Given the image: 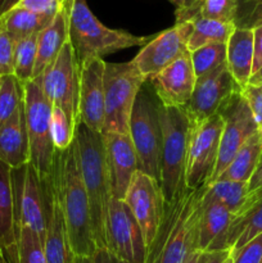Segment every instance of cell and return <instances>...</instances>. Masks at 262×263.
Segmentation results:
<instances>
[{
  "label": "cell",
  "mask_w": 262,
  "mask_h": 263,
  "mask_svg": "<svg viewBox=\"0 0 262 263\" xmlns=\"http://www.w3.org/2000/svg\"><path fill=\"white\" fill-rule=\"evenodd\" d=\"M67 236L74 256L92 257L98 249L92 233L89 198L80 168L76 140L66 151H57L53 168Z\"/></svg>",
  "instance_id": "6da1fadb"
},
{
  "label": "cell",
  "mask_w": 262,
  "mask_h": 263,
  "mask_svg": "<svg viewBox=\"0 0 262 263\" xmlns=\"http://www.w3.org/2000/svg\"><path fill=\"white\" fill-rule=\"evenodd\" d=\"M204 190L205 185L186 189L174 202L166 203L158 231L146 249L145 263H184L198 251Z\"/></svg>",
  "instance_id": "7a4b0ae2"
},
{
  "label": "cell",
  "mask_w": 262,
  "mask_h": 263,
  "mask_svg": "<svg viewBox=\"0 0 262 263\" xmlns=\"http://www.w3.org/2000/svg\"><path fill=\"white\" fill-rule=\"evenodd\" d=\"M74 140L77 144L82 180L89 198L95 243L98 248H107L105 223L112 193L105 161L104 140L102 134L90 130L82 122L76 125Z\"/></svg>",
  "instance_id": "3957f363"
},
{
  "label": "cell",
  "mask_w": 262,
  "mask_h": 263,
  "mask_svg": "<svg viewBox=\"0 0 262 263\" xmlns=\"http://www.w3.org/2000/svg\"><path fill=\"white\" fill-rule=\"evenodd\" d=\"M151 39L107 27L90 10L86 0L72 2L69 13V43L79 64L87 59L103 58L122 49L144 46Z\"/></svg>",
  "instance_id": "277c9868"
},
{
  "label": "cell",
  "mask_w": 262,
  "mask_h": 263,
  "mask_svg": "<svg viewBox=\"0 0 262 263\" xmlns=\"http://www.w3.org/2000/svg\"><path fill=\"white\" fill-rule=\"evenodd\" d=\"M162 126L161 186L164 202L171 203L186 192V163L192 123L184 108L159 103Z\"/></svg>",
  "instance_id": "5b68a950"
},
{
  "label": "cell",
  "mask_w": 262,
  "mask_h": 263,
  "mask_svg": "<svg viewBox=\"0 0 262 263\" xmlns=\"http://www.w3.org/2000/svg\"><path fill=\"white\" fill-rule=\"evenodd\" d=\"M26 126H27L30 163L41 180L51 176L55 158V146L51 138L53 104L44 94L40 77L23 85Z\"/></svg>",
  "instance_id": "8992f818"
},
{
  "label": "cell",
  "mask_w": 262,
  "mask_h": 263,
  "mask_svg": "<svg viewBox=\"0 0 262 263\" xmlns=\"http://www.w3.org/2000/svg\"><path fill=\"white\" fill-rule=\"evenodd\" d=\"M146 79L133 61L105 63L104 71V125L102 134H128L130 118L136 97Z\"/></svg>",
  "instance_id": "52a82bcc"
},
{
  "label": "cell",
  "mask_w": 262,
  "mask_h": 263,
  "mask_svg": "<svg viewBox=\"0 0 262 263\" xmlns=\"http://www.w3.org/2000/svg\"><path fill=\"white\" fill-rule=\"evenodd\" d=\"M128 134L138 157V170L161 181L162 126L159 100L149 90L141 87L136 97L130 118Z\"/></svg>",
  "instance_id": "ba28073f"
},
{
  "label": "cell",
  "mask_w": 262,
  "mask_h": 263,
  "mask_svg": "<svg viewBox=\"0 0 262 263\" xmlns=\"http://www.w3.org/2000/svg\"><path fill=\"white\" fill-rule=\"evenodd\" d=\"M12 184L17 230L20 226L30 229L44 244L48 222L45 182L40 179L32 164L27 163L20 168L12 170Z\"/></svg>",
  "instance_id": "9c48e42d"
},
{
  "label": "cell",
  "mask_w": 262,
  "mask_h": 263,
  "mask_svg": "<svg viewBox=\"0 0 262 263\" xmlns=\"http://www.w3.org/2000/svg\"><path fill=\"white\" fill-rule=\"evenodd\" d=\"M44 94L55 107H61L74 125L80 122V64L71 43H67L53 63L40 76Z\"/></svg>",
  "instance_id": "30bf717a"
},
{
  "label": "cell",
  "mask_w": 262,
  "mask_h": 263,
  "mask_svg": "<svg viewBox=\"0 0 262 263\" xmlns=\"http://www.w3.org/2000/svg\"><path fill=\"white\" fill-rule=\"evenodd\" d=\"M223 121L220 113L192 126L186 163V187L198 189L208 184L216 168Z\"/></svg>",
  "instance_id": "8fae6325"
},
{
  "label": "cell",
  "mask_w": 262,
  "mask_h": 263,
  "mask_svg": "<svg viewBox=\"0 0 262 263\" xmlns=\"http://www.w3.org/2000/svg\"><path fill=\"white\" fill-rule=\"evenodd\" d=\"M107 249L128 263H145L146 247L143 233L125 200L112 198L105 223Z\"/></svg>",
  "instance_id": "7c38bea8"
},
{
  "label": "cell",
  "mask_w": 262,
  "mask_h": 263,
  "mask_svg": "<svg viewBox=\"0 0 262 263\" xmlns=\"http://www.w3.org/2000/svg\"><path fill=\"white\" fill-rule=\"evenodd\" d=\"M223 126L220 140V152L216 168L207 185L213 184L230 164L240 146L258 131L249 105L241 91L236 92L220 110Z\"/></svg>",
  "instance_id": "4fadbf2b"
},
{
  "label": "cell",
  "mask_w": 262,
  "mask_h": 263,
  "mask_svg": "<svg viewBox=\"0 0 262 263\" xmlns=\"http://www.w3.org/2000/svg\"><path fill=\"white\" fill-rule=\"evenodd\" d=\"M192 31V22L176 23L174 27L162 31L141 46L133 63L148 80L189 51L188 41Z\"/></svg>",
  "instance_id": "5bb4252c"
},
{
  "label": "cell",
  "mask_w": 262,
  "mask_h": 263,
  "mask_svg": "<svg viewBox=\"0 0 262 263\" xmlns=\"http://www.w3.org/2000/svg\"><path fill=\"white\" fill-rule=\"evenodd\" d=\"M239 91H241L240 86L231 76L228 66L197 79L192 98L184 107L192 126L220 113L223 105Z\"/></svg>",
  "instance_id": "9a60e30c"
},
{
  "label": "cell",
  "mask_w": 262,
  "mask_h": 263,
  "mask_svg": "<svg viewBox=\"0 0 262 263\" xmlns=\"http://www.w3.org/2000/svg\"><path fill=\"white\" fill-rule=\"evenodd\" d=\"M123 200L138 221L148 249L158 231L166 207L161 186L153 177L138 171L131 180Z\"/></svg>",
  "instance_id": "2e32d148"
},
{
  "label": "cell",
  "mask_w": 262,
  "mask_h": 263,
  "mask_svg": "<svg viewBox=\"0 0 262 263\" xmlns=\"http://www.w3.org/2000/svg\"><path fill=\"white\" fill-rule=\"evenodd\" d=\"M103 58H91L80 64V122L95 133L104 125V71Z\"/></svg>",
  "instance_id": "e0dca14e"
},
{
  "label": "cell",
  "mask_w": 262,
  "mask_h": 263,
  "mask_svg": "<svg viewBox=\"0 0 262 263\" xmlns=\"http://www.w3.org/2000/svg\"><path fill=\"white\" fill-rule=\"evenodd\" d=\"M195 77L190 51L146 80L159 103L166 107H186L194 90Z\"/></svg>",
  "instance_id": "ac0fdd59"
},
{
  "label": "cell",
  "mask_w": 262,
  "mask_h": 263,
  "mask_svg": "<svg viewBox=\"0 0 262 263\" xmlns=\"http://www.w3.org/2000/svg\"><path fill=\"white\" fill-rule=\"evenodd\" d=\"M105 148L110 193L115 199L123 200L138 170V157L130 134H102Z\"/></svg>",
  "instance_id": "d6986e66"
},
{
  "label": "cell",
  "mask_w": 262,
  "mask_h": 263,
  "mask_svg": "<svg viewBox=\"0 0 262 263\" xmlns=\"http://www.w3.org/2000/svg\"><path fill=\"white\" fill-rule=\"evenodd\" d=\"M48 198V222L44 240L46 263H73L74 254L67 236L66 222L62 212L61 200L57 189L54 175L44 180Z\"/></svg>",
  "instance_id": "ffe728a7"
},
{
  "label": "cell",
  "mask_w": 262,
  "mask_h": 263,
  "mask_svg": "<svg viewBox=\"0 0 262 263\" xmlns=\"http://www.w3.org/2000/svg\"><path fill=\"white\" fill-rule=\"evenodd\" d=\"M0 261L18 263V230L15 221L12 168L0 161Z\"/></svg>",
  "instance_id": "44dd1931"
},
{
  "label": "cell",
  "mask_w": 262,
  "mask_h": 263,
  "mask_svg": "<svg viewBox=\"0 0 262 263\" xmlns=\"http://www.w3.org/2000/svg\"><path fill=\"white\" fill-rule=\"evenodd\" d=\"M0 161L10 168H20L30 163L25 102L13 116L0 125Z\"/></svg>",
  "instance_id": "7402d4cb"
},
{
  "label": "cell",
  "mask_w": 262,
  "mask_h": 263,
  "mask_svg": "<svg viewBox=\"0 0 262 263\" xmlns=\"http://www.w3.org/2000/svg\"><path fill=\"white\" fill-rule=\"evenodd\" d=\"M72 2L73 0H66L51 22L39 32L33 79L43 74L46 67L53 63L63 46L69 41V13Z\"/></svg>",
  "instance_id": "603a6c76"
},
{
  "label": "cell",
  "mask_w": 262,
  "mask_h": 263,
  "mask_svg": "<svg viewBox=\"0 0 262 263\" xmlns=\"http://www.w3.org/2000/svg\"><path fill=\"white\" fill-rule=\"evenodd\" d=\"M259 234H262V189L249 194L243 210L231 221L226 248L238 251Z\"/></svg>",
  "instance_id": "cb8c5ba5"
},
{
  "label": "cell",
  "mask_w": 262,
  "mask_h": 263,
  "mask_svg": "<svg viewBox=\"0 0 262 263\" xmlns=\"http://www.w3.org/2000/svg\"><path fill=\"white\" fill-rule=\"evenodd\" d=\"M234 215L217 203L202 205V216L199 221L198 251L213 252L228 251L226 235Z\"/></svg>",
  "instance_id": "d4e9b609"
},
{
  "label": "cell",
  "mask_w": 262,
  "mask_h": 263,
  "mask_svg": "<svg viewBox=\"0 0 262 263\" xmlns=\"http://www.w3.org/2000/svg\"><path fill=\"white\" fill-rule=\"evenodd\" d=\"M228 69L243 90L253 74V30L235 28L226 44Z\"/></svg>",
  "instance_id": "484cf974"
},
{
  "label": "cell",
  "mask_w": 262,
  "mask_h": 263,
  "mask_svg": "<svg viewBox=\"0 0 262 263\" xmlns=\"http://www.w3.org/2000/svg\"><path fill=\"white\" fill-rule=\"evenodd\" d=\"M262 156V131H256L235 154L217 180L249 182ZM216 180V181H217Z\"/></svg>",
  "instance_id": "4316f807"
},
{
  "label": "cell",
  "mask_w": 262,
  "mask_h": 263,
  "mask_svg": "<svg viewBox=\"0 0 262 263\" xmlns=\"http://www.w3.org/2000/svg\"><path fill=\"white\" fill-rule=\"evenodd\" d=\"M54 17L38 14L14 5L0 15V30L7 32L14 41H18L43 31Z\"/></svg>",
  "instance_id": "83f0119b"
},
{
  "label": "cell",
  "mask_w": 262,
  "mask_h": 263,
  "mask_svg": "<svg viewBox=\"0 0 262 263\" xmlns=\"http://www.w3.org/2000/svg\"><path fill=\"white\" fill-rule=\"evenodd\" d=\"M248 182H238L231 180H217L213 184H205L202 197V205L217 203L225 207L235 217L249 198Z\"/></svg>",
  "instance_id": "f1b7e54d"
},
{
  "label": "cell",
  "mask_w": 262,
  "mask_h": 263,
  "mask_svg": "<svg viewBox=\"0 0 262 263\" xmlns=\"http://www.w3.org/2000/svg\"><path fill=\"white\" fill-rule=\"evenodd\" d=\"M193 31L188 41V50L193 51L210 44H228L235 31V25L222 21L198 17L193 21Z\"/></svg>",
  "instance_id": "f546056e"
},
{
  "label": "cell",
  "mask_w": 262,
  "mask_h": 263,
  "mask_svg": "<svg viewBox=\"0 0 262 263\" xmlns=\"http://www.w3.org/2000/svg\"><path fill=\"white\" fill-rule=\"evenodd\" d=\"M38 35L35 33L14 43V76L22 85L33 80L38 57Z\"/></svg>",
  "instance_id": "4dcf8cb0"
},
{
  "label": "cell",
  "mask_w": 262,
  "mask_h": 263,
  "mask_svg": "<svg viewBox=\"0 0 262 263\" xmlns=\"http://www.w3.org/2000/svg\"><path fill=\"white\" fill-rule=\"evenodd\" d=\"M226 44H210L190 51L195 77L200 79L226 67Z\"/></svg>",
  "instance_id": "1f68e13d"
},
{
  "label": "cell",
  "mask_w": 262,
  "mask_h": 263,
  "mask_svg": "<svg viewBox=\"0 0 262 263\" xmlns=\"http://www.w3.org/2000/svg\"><path fill=\"white\" fill-rule=\"evenodd\" d=\"M23 102V85L14 74L4 76L0 86V125L13 116Z\"/></svg>",
  "instance_id": "d6a6232c"
},
{
  "label": "cell",
  "mask_w": 262,
  "mask_h": 263,
  "mask_svg": "<svg viewBox=\"0 0 262 263\" xmlns=\"http://www.w3.org/2000/svg\"><path fill=\"white\" fill-rule=\"evenodd\" d=\"M18 263H46L41 239L23 226L18 228Z\"/></svg>",
  "instance_id": "836d02e7"
},
{
  "label": "cell",
  "mask_w": 262,
  "mask_h": 263,
  "mask_svg": "<svg viewBox=\"0 0 262 263\" xmlns=\"http://www.w3.org/2000/svg\"><path fill=\"white\" fill-rule=\"evenodd\" d=\"M76 125L61 107L53 105L51 110V138L57 151H66L74 141Z\"/></svg>",
  "instance_id": "e575fe53"
},
{
  "label": "cell",
  "mask_w": 262,
  "mask_h": 263,
  "mask_svg": "<svg viewBox=\"0 0 262 263\" xmlns=\"http://www.w3.org/2000/svg\"><path fill=\"white\" fill-rule=\"evenodd\" d=\"M234 25L249 30L262 26V0H236Z\"/></svg>",
  "instance_id": "d590c367"
},
{
  "label": "cell",
  "mask_w": 262,
  "mask_h": 263,
  "mask_svg": "<svg viewBox=\"0 0 262 263\" xmlns=\"http://www.w3.org/2000/svg\"><path fill=\"white\" fill-rule=\"evenodd\" d=\"M236 0H203L199 17L234 23Z\"/></svg>",
  "instance_id": "8d00e7d4"
},
{
  "label": "cell",
  "mask_w": 262,
  "mask_h": 263,
  "mask_svg": "<svg viewBox=\"0 0 262 263\" xmlns=\"http://www.w3.org/2000/svg\"><path fill=\"white\" fill-rule=\"evenodd\" d=\"M233 263H262V234L238 251H231Z\"/></svg>",
  "instance_id": "74e56055"
},
{
  "label": "cell",
  "mask_w": 262,
  "mask_h": 263,
  "mask_svg": "<svg viewBox=\"0 0 262 263\" xmlns=\"http://www.w3.org/2000/svg\"><path fill=\"white\" fill-rule=\"evenodd\" d=\"M14 43L7 32L0 30V77L14 74Z\"/></svg>",
  "instance_id": "f35d334b"
},
{
  "label": "cell",
  "mask_w": 262,
  "mask_h": 263,
  "mask_svg": "<svg viewBox=\"0 0 262 263\" xmlns=\"http://www.w3.org/2000/svg\"><path fill=\"white\" fill-rule=\"evenodd\" d=\"M241 94L248 103L257 127L262 131V85H247Z\"/></svg>",
  "instance_id": "ab89813d"
},
{
  "label": "cell",
  "mask_w": 262,
  "mask_h": 263,
  "mask_svg": "<svg viewBox=\"0 0 262 263\" xmlns=\"http://www.w3.org/2000/svg\"><path fill=\"white\" fill-rule=\"evenodd\" d=\"M66 0H18L15 5L33 13L54 17Z\"/></svg>",
  "instance_id": "60d3db41"
},
{
  "label": "cell",
  "mask_w": 262,
  "mask_h": 263,
  "mask_svg": "<svg viewBox=\"0 0 262 263\" xmlns=\"http://www.w3.org/2000/svg\"><path fill=\"white\" fill-rule=\"evenodd\" d=\"M203 0H182L181 7L177 8L176 23L193 22L195 18L199 17L200 9H202Z\"/></svg>",
  "instance_id": "b9f144b4"
},
{
  "label": "cell",
  "mask_w": 262,
  "mask_h": 263,
  "mask_svg": "<svg viewBox=\"0 0 262 263\" xmlns=\"http://www.w3.org/2000/svg\"><path fill=\"white\" fill-rule=\"evenodd\" d=\"M253 73L262 67V26L253 30Z\"/></svg>",
  "instance_id": "7bdbcfd3"
},
{
  "label": "cell",
  "mask_w": 262,
  "mask_h": 263,
  "mask_svg": "<svg viewBox=\"0 0 262 263\" xmlns=\"http://www.w3.org/2000/svg\"><path fill=\"white\" fill-rule=\"evenodd\" d=\"M91 258L94 263H128L116 257L107 248H98Z\"/></svg>",
  "instance_id": "ee69618b"
},
{
  "label": "cell",
  "mask_w": 262,
  "mask_h": 263,
  "mask_svg": "<svg viewBox=\"0 0 262 263\" xmlns=\"http://www.w3.org/2000/svg\"><path fill=\"white\" fill-rule=\"evenodd\" d=\"M231 249L228 251H213L204 252V263H225L230 257Z\"/></svg>",
  "instance_id": "f6af8a7d"
},
{
  "label": "cell",
  "mask_w": 262,
  "mask_h": 263,
  "mask_svg": "<svg viewBox=\"0 0 262 263\" xmlns=\"http://www.w3.org/2000/svg\"><path fill=\"white\" fill-rule=\"evenodd\" d=\"M259 189H262V156L261 158H259L258 164H257L256 171H254V174L252 175L251 180H249L248 182L249 193H253Z\"/></svg>",
  "instance_id": "bcb514c9"
},
{
  "label": "cell",
  "mask_w": 262,
  "mask_h": 263,
  "mask_svg": "<svg viewBox=\"0 0 262 263\" xmlns=\"http://www.w3.org/2000/svg\"><path fill=\"white\" fill-rule=\"evenodd\" d=\"M184 263H204V252L195 251L192 254H189Z\"/></svg>",
  "instance_id": "7dc6e473"
},
{
  "label": "cell",
  "mask_w": 262,
  "mask_h": 263,
  "mask_svg": "<svg viewBox=\"0 0 262 263\" xmlns=\"http://www.w3.org/2000/svg\"><path fill=\"white\" fill-rule=\"evenodd\" d=\"M18 3V0H0V15L4 14L7 10L14 7Z\"/></svg>",
  "instance_id": "c3c4849f"
},
{
  "label": "cell",
  "mask_w": 262,
  "mask_h": 263,
  "mask_svg": "<svg viewBox=\"0 0 262 263\" xmlns=\"http://www.w3.org/2000/svg\"><path fill=\"white\" fill-rule=\"evenodd\" d=\"M248 85H262V67L256 72V73L252 74Z\"/></svg>",
  "instance_id": "681fc988"
},
{
  "label": "cell",
  "mask_w": 262,
  "mask_h": 263,
  "mask_svg": "<svg viewBox=\"0 0 262 263\" xmlns=\"http://www.w3.org/2000/svg\"><path fill=\"white\" fill-rule=\"evenodd\" d=\"M73 263H94V262H92L91 257H80V256H74Z\"/></svg>",
  "instance_id": "f907efd6"
},
{
  "label": "cell",
  "mask_w": 262,
  "mask_h": 263,
  "mask_svg": "<svg viewBox=\"0 0 262 263\" xmlns=\"http://www.w3.org/2000/svg\"><path fill=\"white\" fill-rule=\"evenodd\" d=\"M169 2H170V3H172V4H174L175 7H176V9H177V8L181 7L182 0H169Z\"/></svg>",
  "instance_id": "816d5d0a"
},
{
  "label": "cell",
  "mask_w": 262,
  "mask_h": 263,
  "mask_svg": "<svg viewBox=\"0 0 262 263\" xmlns=\"http://www.w3.org/2000/svg\"><path fill=\"white\" fill-rule=\"evenodd\" d=\"M225 263H233V257H231V254H230V257H229V258L226 259Z\"/></svg>",
  "instance_id": "f5cc1de1"
},
{
  "label": "cell",
  "mask_w": 262,
  "mask_h": 263,
  "mask_svg": "<svg viewBox=\"0 0 262 263\" xmlns=\"http://www.w3.org/2000/svg\"><path fill=\"white\" fill-rule=\"evenodd\" d=\"M2 80H3V77H0V86H2Z\"/></svg>",
  "instance_id": "db71d44e"
},
{
  "label": "cell",
  "mask_w": 262,
  "mask_h": 263,
  "mask_svg": "<svg viewBox=\"0 0 262 263\" xmlns=\"http://www.w3.org/2000/svg\"><path fill=\"white\" fill-rule=\"evenodd\" d=\"M0 263H4V262H3V261H0Z\"/></svg>",
  "instance_id": "11a10c76"
}]
</instances>
